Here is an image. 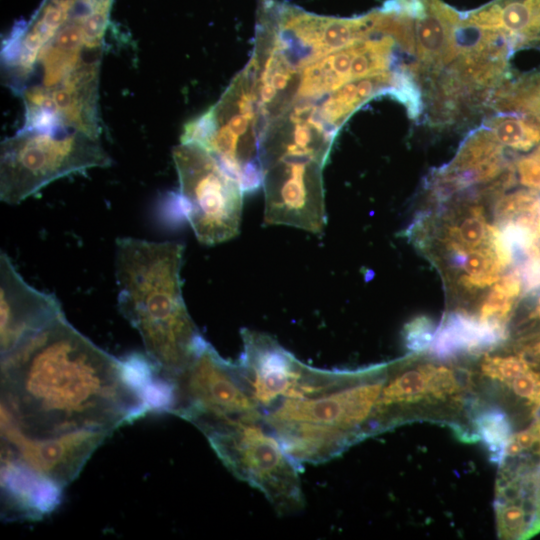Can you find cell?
<instances>
[{
	"instance_id": "28",
	"label": "cell",
	"mask_w": 540,
	"mask_h": 540,
	"mask_svg": "<svg viewBox=\"0 0 540 540\" xmlns=\"http://www.w3.org/2000/svg\"><path fill=\"white\" fill-rule=\"evenodd\" d=\"M353 54L354 50L351 45L333 54V71L344 84L351 81L350 71Z\"/></svg>"
},
{
	"instance_id": "37",
	"label": "cell",
	"mask_w": 540,
	"mask_h": 540,
	"mask_svg": "<svg viewBox=\"0 0 540 540\" xmlns=\"http://www.w3.org/2000/svg\"><path fill=\"white\" fill-rule=\"evenodd\" d=\"M534 353L540 356V342L534 347Z\"/></svg>"
},
{
	"instance_id": "17",
	"label": "cell",
	"mask_w": 540,
	"mask_h": 540,
	"mask_svg": "<svg viewBox=\"0 0 540 540\" xmlns=\"http://www.w3.org/2000/svg\"><path fill=\"white\" fill-rule=\"evenodd\" d=\"M504 147L528 151L540 144V114L529 112H499L487 118L483 125Z\"/></svg>"
},
{
	"instance_id": "31",
	"label": "cell",
	"mask_w": 540,
	"mask_h": 540,
	"mask_svg": "<svg viewBox=\"0 0 540 540\" xmlns=\"http://www.w3.org/2000/svg\"><path fill=\"white\" fill-rule=\"evenodd\" d=\"M249 118L244 114L233 115L227 122L225 126L234 133L236 136L243 135L248 128Z\"/></svg>"
},
{
	"instance_id": "23",
	"label": "cell",
	"mask_w": 540,
	"mask_h": 540,
	"mask_svg": "<svg viewBox=\"0 0 540 540\" xmlns=\"http://www.w3.org/2000/svg\"><path fill=\"white\" fill-rule=\"evenodd\" d=\"M540 208V199L535 191L520 190L505 196L497 206V215L504 221L513 220Z\"/></svg>"
},
{
	"instance_id": "8",
	"label": "cell",
	"mask_w": 540,
	"mask_h": 540,
	"mask_svg": "<svg viewBox=\"0 0 540 540\" xmlns=\"http://www.w3.org/2000/svg\"><path fill=\"white\" fill-rule=\"evenodd\" d=\"M172 381L175 400L170 413L200 431L224 422L263 420L237 363L222 358L207 341Z\"/></svg>"
},
{
	"instance_id": "12",
	"label": "cell",
	"mask_w": 540,
	"mask_h": 540,
	"mask_svg": "<svg viewBox=\"0 0 540 540\" xmlns=\"http://www.w3.org/2000/svg\"><path fill=\"white\" fill-rule=\"evenodd\" d=\"M412 23V68L419 85L446 68L459 53L461 14L440 0H396Z\"/></svg>"
},
{
	"instance_id": "14",
	"label": "cell",
	"mask_w": 540,
	"mask_h": 540,
	"mask_svg": "<svg viewBox=\"0 0 540 540\" xmlns=\"http://www.w3.org/2000/svg\"><path fill=\"white\" fill-rule=\"evenodd\" d=\"M465 26L498 36L511 52L540 49V0H493L466 14Z\"/></svg>"
},
{
	"instance_id": "36",
	"label": "cell",
	"mask_w": 540,
	"mask_h": 540,
	"mask_svg": "<svg viewBox=\"0 0 540 540\" xmlns=\"http://www.w3.org/2000/svg\"><path fill=\"white\" fill-rule=\"evenodd\" d=\"M531 317L540 319V296H539V298L537 300L535 309H534L533 313L531 314Z\"/></svg>"
},
{
	"instance_id": "13",
	"label": "cell",
	"mask_w": 540,
	"mask_h": 540,
	"mask_svg": "<svg viewBox=\"0 0 540 540\" xmlns=\"http://www.w3.org/2000/svg\"><path fill=\"white\" fill-rule=\"evenodd\" d=\"M62 490L19 459L1 452L2 513L6 519L43 518L58 506Z\"/></svg>"
},
{
	"instance_id": "34",
	"label": "cell",
	"mask_w": 540,
	"mask_h": 540,
	"mask_svg": "<svg viewBox=\"0 0 540 540\" xmlns=\"http://www.w3.org/2000/svg\"><path fill=\"white\" fill-rule=\"evenodd\" d=\"M238 107L240 112L249 119L253 117L252 99L250 95L243 94L238 101Z\"/></svg>"
},
{
	"instance_id": "33",
	"label": "cell",
	"mask_w": 540,
	"mask_h": 540,
	"mask_svg": "<svg viewBox=\"0 0 540 540\" xmlns=\"http://www.w3.org/2000/svg\"><path fill=\"white\" fill-rule=\"evenodd\" d=\"M290 76L285 71L274 72L270 78L271 84L276 88V90H282L287 85Z\"/></svg>"
},
{
	"instance_id": "10",
	"label": "cell",
	"mask_w": 540,
	"mask_h": 540,
	"mask_svg": "<svg viewBox=\"0 0 540 540\" xmlns=\"http://www.w3.org/2000/svg\"><path fill=\"white\" fill-rule=\"evenodd\" d=\"M112 433L83 430L49 438H31L1 413V452L22 461L61 489L81 472L87 460Z\"/></svg>"
},
{
	"instance_id": "5",
	"label": "cell",
	"mask_w": 540,
	"mask_h": 540,
	"mask_svg": "<svg viewBox=\"0 0 540 540\" xmlns=\"http://www.w3.org/2000/svg\"><path fill=\"white\" fill-rule=\"evenodd\" d=\"M112 160L100 138L79 131L21 128L0 149V198L15 205L50 182Z\"/></svg>"
},
{
	"instance_id": "30",
	"label": "cell",
	"mask_w": 540,
	"mask_h": 540,
	"mask_svg": "<svg viewBox=\"0 0 540 540\" xmlns=\"http://www.w3.org/2000/svg\"><path fill=\"white\" fill-rule=\"evenodd\" d=\"M340 100L350 111L354 110L363 101L359 97L357 84L354 81H350L340 87L334 95Z\"/></svg>"
},
{
	"instance_id": "7",
	"label": "cell",
	"mask_w": 540,
	"mask_h": 540,
	"mask_svg": "<svg viewBox=\"0 0 540 540\" xmlns=\"http://www.w3.org/2000/svg\"><path fill=\"white\" fill-rule=\"evenodd\" d=\"M179 176L178 201L197 239L215 245L234 238L240 229L243 192L219 162L194 143L173 151Z\"/></svg>"
},
{
	"instance_id": "25",
	"label": "cell",
	"mask_w": 540,
	"mask_h": 540,
	"mask_svg": "<svg viewBox=\"0 0 540 540\" xmlns=\"http://www.w3.org/2000/svg\"><path fill=\"white\" fill-rule=\"evenodd\" d=\"M514 394L528 401L534 413L540 409V372L529 368L508 385Z\"/></svg>"
},
{
	"instance_id": "6",
	"label": "cell",
	"mask_w": 540,
	"mask_h": 540,
	"mask_svg": "<svg viewBox=\"0 0 540 540\" xmlns=\"http://www.w3.org/2000/svg\"><path fill=\"white\" fill-rule=\"evenodd\" d=\"M222 463L238 479L259 489L280 515L305 505L300 466L260 421H233L202 430Z\"/></svg>"
},
{
	"instance_id": "35",
	"label": "cell",
	"mask_w": 540,
	"mask_h": 540,
	"mask_svg": "<svg viewBox=\"0 0 540 540\" xmlns=\"http://www.w3.org/2000/svg\"><path fill=\"white\" fill-rule=\"evenodd\" d=\"M276 95V88L271 83H264L260 89V96L263 102H270Z\"/></svg>"
},
{
	"instance_id": "9",
	"label": "cell",
	"mask_w": 540,
	"mask_h": 540,
	"mask_svg": "<svg viewBox=\"0 0 540 540\" xmlns=\"http://www.w3.org/2000/svg\"><path fill=\"white\" fill-rule=\"evenodd\" d=\"M242 353L236 362L262 414L284 399L313 396L331 380L328 369L308 366L265 333L243 328Z\"/></svg>"
},
{
	"instance_id": "21",
	"label": "cell",
	"mask_w": 540,
	"mask_h": 540,
	"mask_svg": "<svg viewBox=\"0 0 540 540\" xmlns=\"http://www.w3.org/2000/svg\"><path fill=\"white\" fill-rule=\"evenodd\" d=\"M422 367L426 375L427 394L433 399L446 400L460 392L461 384L450 368L432 364Z\"/></svg>"
},
{
	"instance_id": "22",
	"label": "cell",
	"mask_w": 540,
	"mask_h": 540,
	"mask_svg": "<svg viewBox=\"0 0 540 540\" xmlns=\"http://www.w3.org/2000/svg\"><path fill=\"white\" fill-rule=\"evenodd\" d=\"M529 368L528 361L522 355L486 357L482 363L485 376L506 385Z\"/></svg>"
},
{
	"instance_id": "20",
	"label": "cell",
	"mask_w": 540,
	"mask_h": 540,
	"mask_svg": "<svg viewBox=\"0 0 540 540\" xmlns=\"http://www.w3.org/2000/svg\"><path fill=\"white\" fill-rule=\"evenodd\" d=\"M489 226L478 211L465 217L457 228L451 231L452 246L456 252L475 249L487 242Z\"/></svg>"
},
{
	"instance_id": "3",
	"label": "cell",
	"mask_w": 540,
	"mask_h": 540,
	"mask_svg": "<svg viewBox=\"0 0 540 540\" xmlns=\"http://www.w3.org/2000/svg\"><path fill=\"white\" fill-rule=\"evenodd\" d=\"M184 246L130 237L116 240L118 308L140 333L148 359L173 380L206 341L185 305Z\"/></svg>"
},
{
	"instance_id": "15",
	"label": "cell",
	"mask_w": 540,
	"mask_h": 540,
	"mask_svg": "<svg viewBox=\"0 0 540 540\" xmlns=\"http://www.w3.org/2000/svg\"><path fill=\"white\" fill-rule=\"evenodd\" d=\"M503 148L484 126L476 129L463 141L454 159L436 173L437 191L446 195L503 174Z\"/></svg>"
},
{
	"instance_id": "11",
	"label": "cell",
	"mask_w": 540,
	"mask_h": 540,
	"mask_svg": "<svg viewBox=\"0 0 540 540\" xmlns=\"http://www.w3.org/2000/svg\"><path fill=\"white\" fill-rule=\"evenodd\" d=\"M54 295L24 281L6 253L0 254V352L7 355L63 315Z\"/></svg>"
},
{
	"instance_id": "39",
	"label": "cell",
	"mask_w": 540,
	"mask_h": 540,
	"mask_svg": "<svg viewBox=\"0 0 540 540\" xmlns=\"http://www.w3.org/2000/svg\"><path fill=\"white\" fill-rule=\"evenodd\" d=\"M538 418L540 419V416H538Z\"/></svg>"
},
{
	"instance_id": "32",
	"label": "cell",
	"mask_w": 540,
	"mask_h": 540,
	"mask_svg": "<svg viewBox=\"0 0 540 540\" xmlns=\"http://www.w3.org/2000/svg\"><path fill=\"white\" fill-rule=\"evenodd\" d=\"M293 142L300 146H310L312 142L310 128L304 124H297L293 132Z\"/></svg>"
},
{
	"instance_id": "4",
	"label": "cell",
	"mask_w": 540,
	"mask_h": 540,
	"mask_svg": "<svg viewBox=\"0 0 540 540\" xmlns=\"http://www.w3.org/2000/svg\"><path fill=\"white\" fill-rule=\"evenodd\" d=\"M385 368L366 367L338 388L284 399L263 413V422L299 466L326 462L366 437V424L386 380Z\"/></svg>"
},
{
	"instance_id": "18",
	"label": "cell",
	"mask_w": 540,
	"mask_h": 540,
	"mask_svg": "<svg viewBox=\"0 0 540 540\" xmlns=\"http://www.w3.org/2000/svg\"><path fill=\"white\" fill-rule=\"evenodd\" d=\"M489 107L497 112L540 114V71L511 74L494 92Z\"/></svg>"
},
{
	"instance_id": "19",
	"label": "cell",
	"mask_w": 540,
	"mask_h": 540,
	"mask_svg": "<svg viewBox=\"0 0 540 540\" xmlns=\"http://www.w3.org/2000/svg\"><path fill=\"white\" fill-rule=\"evenodd\" d=\"M474 425L478 439L488 450L490 461L500 466L505 459L506 446L513 435L509 417L500 408H486L476 415Z\"/></svg>"
},
{
	"instance_id": "1",
	"label": "cell",
	"mask_w": 540,
	"mask_h": 540,
	"mask_svg": "<svg viewBox=\"0 0 540 540\" xmlns=\"http://www.w3.org/2000/svg\"><path fill=\"white\" fill-rule=\"evenodd\" d=\"M0 375L1 413L31 438L113 433L174 403L173 383L149 359L115 358L64 314L2 356Z\"/></svg>"
},
{
	"instance_id": "26",
	"label": "cell",
	"mask_w": 540,
	"mask_h": 540,
	"mask_svg": "<svg viewBox=\"0 0 540 540\" xmlns=\"http://www.w3.org/2000/svg\"><path fill=\"white\" fill-rule=\"evenodd\" d=\"M513 297L493 287L480 310V319L504 322L512 309Z\"/></svg>"
},
{
	"instance_id": "2",
	"label": "cell",
	"mask_w": 540,
	"mask_h": 540,
	"mask_svg": "<svg viewBox=\"0 0 540 540\" xmlns=\"http://www.w3.org/2000/svg\"><path fill=\"white\" fill-rule=\"evenodd\" d=\"M112 1L43 0L3 42L4 79L23 101V128L100 137L99 76Z\"/></svg>"
},
{
	"instance_id": "38",
	"label": "cell",
	"mask_w": 540,
	"mask_h": 540,
	"mask_svg": "<svg viewBox=\"0 0 540 540\" xmlns=\"http://www.w3.org/2000/svg\"><path fill=\"white\" fill-rule=\"evenodd\" d=\"M537 250H538V252H539V254H540V249L537 248Z\"/></svg>"
},
{
	"instance_id": "16",
	"label": "cell",
	"mask_w": 540,
	"mask_h": 540,
	"mask_svg": "<svg viewBox=\"0 0 540 540\" xmlns=\"http://www.w3.org/2000/svg\"><path fill=\"white\" fill-rule=\"evenodd\" d=\"M506 337L504 322L482 320L455 312L447 315L436 329L430 349L436 357L446 359L463 352L491 349Z\"/></svg>"
},
{
	"instance_id": "24",
	"label": "cell",
	"mask_w": 540,
	"mask_h": 540,
	"mask_svg": "<svg viewBox=\"0 0 540 540\" xmlns=\"http://www.w3.org/2000/svg\"><path fill=\"white\" fill-rule=\"evenodd\" d=\"M435 332L434 322L429 317H415L404 326L403 338L405 345L411 351H423L431 346Z\"/></svg>"
},
{
	"instance_id": "27",
	"label": "cell",
	"mask_w": 540,
	"mask_h": 540,
	"mask_svg": "<svg viewBox=\"0 0 540 540\" xmlns=\"http://www.w3.org/2000/svg\"><path fill=\"white\" fill-rule=\"evenodd\" d=\"M327 92L325 86V71L321 60L308 66L303 73L299 95L314 96Z\"/></svg>"
},
{
	"instance_id": "29",
	"label": "cell",
	"mask_w": 540,
	"mask_h": 540,
	"mask_svg": "<svg viewBox=\"0 0 540 540\" xmlns=\"http://www.w3.org/2000/svg\"><path fill=\"white\" fill-rule=\"evenodd\" d=\"M350 112L340 100L333 96L325 101L320 114L328 122H334L347 116Z\"/></svg>"
}]
</instances>
